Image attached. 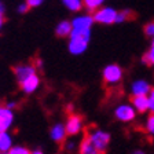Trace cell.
I'll return each mask as SVG.
<instances>
[{
	"label": "cell",
	"mask_w": 154,
	"mask_h": 154,
	"mask_svg": "<svg viewBox=\"0 0 154 154\" xmlns=\"http://www.w3.org/2000/svg\"><path fill=\"white\" fill-rule=\"evenodd\" d=\"M74 144H76V143H74L73 140H67L66 144H65V149H66V150H69V151H72L74 149Z\"/></svg>",
	"instance_id": "cell-27"
},
{
	"label": "cell",
	"mask_w": 154,
	"mask_h": 154,
	"mask_svg": "<svg viewBox=\"0 0 154 154\" xmlns=\"http://www.w3.org/2000/svg\"><path fill=\"white\" fill-rule=\"evenodd\" d=\"M151 91V85L149 81L143 80V79H138L131 83V94L132 96L136 95H149Z\"/></svg>",
	"instance_id": "cell-10"
},
{
	"label": "cell",
	"mask_w": 154,
	"mask_h": 154,
	"mask_svg": "<svg viewBox=\"0 0 154 154\" xmlns=\"http://www.w3.org/2000/svg\"><path fill=\"white\" fill-rule=\"evenodd\" d=\"M0 154H10L8 151H0Z\"/></svg>",
	"instance_id": "cell-33"
},
{
	"label": "cell",
	"mask_w": 154,
	"mask_h": 154,
	"mask_svg": "<svg viewBox=\"0 0 154 154\" xmlns=\"http://www.w3.org/2000/svg\"><path fill=\"white\" fill-rule=\"evenodd\" d=\"M87 136L90 138V140L95 144L96 147L99 149L100 151H105L107 149L110 143V134L109 132L103 131V129H98V128H92L87 132Z\"/></svg>",
	"instance_id": "cell-3"
},
{
	"label": "cell",
	"mask_w": 154,
	"mask_h": 154,
	"mask_svg": "<svg viewBox=\"0 0 154 154\" xmlns=\"http://www.w3.org/2000/svg\"><path fill=\"white\" fill-rule=\"evenodd\" d=\"M72 29H73L72 21H61L55 28V33L59 37H66V36H70Z\"/></svg>",
	"instance_id": "cell-15"
},
{
	"label": "cell",
	"mask_w": 154,
	"mask_h": 154,
	"mask_svg": "<svg viewBox=\"0 0 154 154\" xmlns=\"http://www.w3.org/2000/svg\"><path fill=\"white\" fill-rule=\"evenodd\" d=\"M66 135H67L66 127L62 122L54 124L51 127V129H50V138L54 142H57V143H62L65 140V138H66Z\"/></svg>",
	"instance_id": "cell-13"
},
{
	"label": "cell",
	"mask_w": 154,
	"mask_h": 154,
	"mask_svg": "<svg viewBox=\"0 0 154 154\" xmlns=\"http://www.w3.org/2000/svg\"><path fill=\"white\" fill-rule=\"evenodd\" d=\"M151 44H154V37H153V38H151Z\"/></svg>",
	"instance_id": "cell-34"
},
{
	"label": "cell",
	"mask_w": 154,
	"mask_h": 154,
	"mask_svg": "<svg viewBox=\"0 0 154 154\" xmlns=\"http://www.w3.org/2000/svg\"><path fill=\"white\" fill-rule=\"evenodd\" d=\"M62 3H63V6L66 7L67 10L74 11V13H76V11H80L84 7L83 0H62Z\"/></svg>",
	"instance_id": "cell-17"
},
{
	"label": "cell",
	"mask_w": 154,
	"mask_h": 154,
	"mask_svg": "<svg viewBox=\"0 0 154 154\" xmlns=\"http://www.w3.org/2000/svg\"><path fill=\"white\" fill-rule=\"evenodd\" d=\"M142 62L144 65H149V66H154V44H151V47L149 48V51L143 55Z\"/></svg>",
	"instance_id": "cell-19"
},
{
	"label": "cell",
	"mask_w": 154,
	"mask_h": 154,
	"mask_svg": "<svg viewBox=\"0 0 154 154\" xmlns=\"http://www.w3.org/2000/svg\"><path fill=\"white\" fill-rule=\"evenodd\" d=\"M138 112L136 109L134 107V105H129V103H121L117 107L114 109V116L116 119L119 121H122V122H131L135 120Z\"/></svg>",
	"instance_id": "cell-6"
},
{
	"label": "cell",
	"mask_w": 154,
	"mask_h": 154,
	"mask_svg": "<svg viewBox=\"0 0 154 154\" xmlns=\"http://www.w3.org/2000/svg\"><path fill=\"white\" fill-rule=\"evenodd\" d=\"M8 153L10 154H30L32 151L29 150V149L23 147V146H13V147L10 149Z\"/></svg>",
	"instance_id": "cell-22"
},
{
	"label": "cell",
	"mask_w": 154,
	"mask_h": 154,
	"mask_svg": "<svg viewBox=\"0 0 154 154\" xmlns=\"http://www.w3.org/2000/svg\"><path fill=\"white\" fill-rule=\"evenodd\" d=\"M6 106H7V107H10V109H15V107H17V102H14V100H10V102H7L6 103Z\"/></svg>",
	"instance_id": "cell-28"
},
{
	"label": "cell",
	"mask_w": 154,
	"mask_h": 154,
	"mask_svg": "<svg viewBox=\"0 0 154 154\" xmlns=\"http://www.w3.org/2000/svg\"><path fill=\"white\" fill-rule=\"evenodd\" d=\"M4 22H6V19H4V15H0V30H2V28L4 26Z\"/></svg>",
	"instance_id": "cell-29"
},
{
	"label": "cell",
	"mask_w": 154,
	"mask_h": 154,
	"mask_svg": "<svg viewBox=\"0 0 154 154\" xmlns=\"http://www.w3.org/2000/svg\"><path fill=\"white\" fill-rule=\"evenodd\" d=\"M132 105L136 109L139 114H144L146 112H150V102L149 95H136L132 98Z\"/></svg>",
	"instance_id": "cell-12"
},
{
	"label": "cell",
	"mask_w": 154,
	"mask_h": 154,
	"mask_svg": "<svg viewBox=\"0 0 154 154\" xmlns=\"http://www.w3.org/2000/svg\"><path fill=\"white\" fill-rule=\"evenodd\" d=\"M146 131L150 136H154V114L150 113V116L146 120Z\"/></svg>",
	"instance_id": "cell-21"
},
{
	"label": "cell",
	"mask_w": 154,
	"mask_h": 154,
	"mask_svg": "<svg viewBox=\"0 0 154 154\" xmlns=\"http://www.w3.org/2000/svg\"><path fill=\"white\" fill-rule=\"evenodd\" d=\"M14 122V110L6 105L0 106V132H6L11 128Z\"/></svg>",
	"instance_id": "cell-7"
},
{
	"label": "cell",
	"mask_w": 154,
	"mask_h": 154,
	"mask_svg": "<svg viewBox=\"0 0 154 154\" xmlns=\"http://www.w3.org/2000/svg\"><path fill=\"white\" fill-rule=\"evenodd\" d=\"M144 35L147 36V37H154V21L149 22L147 25L144 26Z\"/></svg>",
	"instance_id": "cell-23"
},
{
	"label": "cell",
	"mask_w": 154,
	"mask_h": 154,
	"mask_svg": "<svg viewBox=\"0 0 154 154\" xmlns=\"http://www.w3.org/2000/svg\"><path fill=\"white\" fill-rule=\"evenodd\" d=\"M131 17H132L131 10H122V11H119V14H117V19H116V23L125 22V21L131 19Z\"/></svg>",
	"instance_id": "cell-20"
},
{
	"label": "cell",
	"mask_w": 154,
	"mask_h": 154,
	"mask_svg": "<svg viewBox=\"0 0 154 154\" xmlns=\"http://www.w3.org/2000/svg\"><path fill=\"white\" fill-rule=\"evenodd\" d=\"M102 153L103 151H100L96 147L95 144L90 140V138L85 135L80 143V154H102Z\"/></svg>",
	"instance_id": "cell-14"
},
{
	"label": "cell",
	"mask_w": 154,
	"mask_h": 154,
	"mask_svg": "<svg viewBox=\"0 0 154 154\" xmlns=\"http://www.w3.org/2000/svg\"><path fill=\"white\" fill-rule=\"evenodd\" d=\"M122 76H124L122 67L117 63L107 65V66H105V69L102 72L103 81L107 85H117V84H120L122 80Z\"/></svg>",
	"instance_id": "cell-2"
},
{
	"label": "cell",
	"mask_w": 154,
	"mask_h": 154,
	"mask_svg": "<svg viewBox=\"0 0 154 154\" xmlns=\"http://www.w3.org/2000/svg\"><path fill=\"white\" fill-rule=\"evenodd\" d=\"M131 154H144V151L143 150H135V151H132Z\"/></svg>",
	"instance_id": "cell-31"
},
{
	"label": "cell",
	"mask_w": 154,
	"mask_h": 154,
	"mask_svg": "<svg viewBox=\"0 0 154 154\" xmlns=\"http://www.w3.org/2000/svg\"><path fill=\"white\" fill-rule=\"evenodd\" d=\"M117 14L119 11L113 7H100L94 13V19L95 22L102 23V25H112V23H116Z\"/></svg>",
	"instance_id": "cell-5"
},
{
	"label": "cell",
	"mask_w": 154,
	"mask_h": 154,
	"mask_svg": "<svg viewBox=\"0 0 154 154\" xmlns=\"http://www.w3.org/2000/svg\"><path fill=\"white\" fill-rule=\"evenodd\" d=\"M149 102H150V112L154 114V88H151L149 94Z\"/></svg>",
	"instance_id": "cell-25"
},
{
	"label": "cell",
	"mask_w": 154,
	"mask_h": 154,
	"mask_svg": "<svg viewBox=\"0 0 154 154\" xmlns=\"http://www.w3.org/2000/svg\"><path fill=\"white\" fill-rule=\"evenodd\" d=\"M66 131H67V135H70V136H76L81 132L83 129V119H81V116L79 114H70L67 117L66 120Z\"/></svg>",
	"instance_id": "cell-8"
},
{
	"label": "cell",
	"mask_w": 154,
	"mask_h": 154,
	"mask_svg": "<svg viewBox=\"0 0 154 154\" xmlns=\"http://www.w3.org/2000/svg\"><path fill=\"white\" fill-rule=\"evenodd\" d=\"M26 4H28L30 8H33V7H38V6H42L43 2L44 0H25Z\"/></svg>",
	"instance_id": "cell-24"
},
{
	"label": "cell",
	"mask_w": 154,
	"mask_h": 154,
	"mask_svg": "<svg viewBox=\"0 0 154 154\" xmlns=\"http://www.w3.org/2000/svg\"><path fill=\"white\" fill-rule=\"evenodd\" d=\"M70 40H69V52L73 55H81L87 51L88 44L91 40V32H84V33H72Z\"/></svg>",
	"instance_id": "cell-1"
},
{
	"label": "cell",
	"mask_w": 154,
	"mask_h": 154,
	"mask_svg": "<svg viewBox=\"0 0 154 154\" xmlns=\"http://www.w3.org/2000/svg\"><path fill=\"white\" fill-rule=\"evenodd\" d=\"M11 147H13V138L8 131L0 132V151H10Z\"/></svg>",
	"instance_id": "cell-16"
},
{
	"label": "cell",
	"mask_w": 154,
	"mask_h": 154,
	"mask_svg": "<svg viewBox=\"0 0 154 154\" xmlns=\"http://www.w3.org/2000/svg\"><path fill=\"white\" fill-rule=\"evenodd\" d=\"M30 154H44V153H43L42 150H38V149H37V150H33Z\"/></svg>",
	"instance_id": "cell-32"
},
{
	"label": "cell",
	"mask_w": 154,
	"mask_h": 154,
	"mask_svg": "<svg viewBox=\"0 0 154 154\" xmlns=\"http://www.w3.org/2000/svg\"><path fill=\"white\" fill-rule=\"evenodd\" d=\"M84 2V7H85L90 13H95L98 8L103 7L105 0H83Z\"/></svg>",
	"instance_id": "cell-18"
},
{
	"label": "cell",
	"mask_w": 154,
	"mask_h": 154,
	"mask_svg": "<svg viewBox=\"0 0 154 154\" xmlns=\"http://www.w3.org/2000/svg\"><path fill=\"white\" fill-rule=\"evenodd\" d=\"M4 11H6V7H4V4L0 2V15H3Z\"/></svg>",
	"instance_id": "cell-30"
},
{
	"label": "cell",
	"mask_w": 154,
	"mask_h": 154,
	"mask_svg": "<svg viewBox=\"0 0 154 154\" xmlns=\"http://www.w3.org/2000/svg\"><path fill=\"white\" fill-rule=\"evenodd\" d=\"M29 8H30V7H29L28 6V4H26V2H25V3H22V4H19V6L18 7H17V11H18V13L19 14H25L26 13V11H28V10Z\"/></svg>",
	"instance_id": "cell-26"
},
{
	"label": "cell",
	"mask_w": 154,
	"mask_h": 154,
	"mask_svg": "<svg viewBox=\"0 0 154 154\" xmlns=\"http://www.w3.org/2000/svg\"><path fill=\"white\" fill-rule=\"evenodd\" d=\"M19 85L25 94H33L40 85V77L37 73H35L32 76H29L28 79H25L22 83H19Z\"/></svg>",
	"instance_id": "cell-11"
},
{
	"label": "cell",
	"mask_w": 154,
	"mask_h": 154,
	"mask_svg": "<svg viewBox=\"0 0 154 154\" xmlns=\"http://www.w3.org/2000/svg\"><path fill=\"white\" fill-rule=\"evenodd\" d=\"M95 19L94 15L90 14H81V15H77L72 19V33H84V32H91V28H92ZM70 33V35H72Z\"/></svg>",
	"instance_id": "cell-4"
},
{
	"label": "cell",
	"mask_w": 154,
	"mask_h": 154,
	"mask_svg": "<svg viewBox=\"0 0 154 154\" xmlns=\"http://www.w3.org/2000/svg\"><path fill=\"white\" fill-rule=\"evenodd\" d=\"M36 73V66L32 63H22L14 67V74L15 79L18 80V83H22L25 79H28L29 76Z\"/></svg>",
	"instance_id": "cell-9"
}]
</instances>
